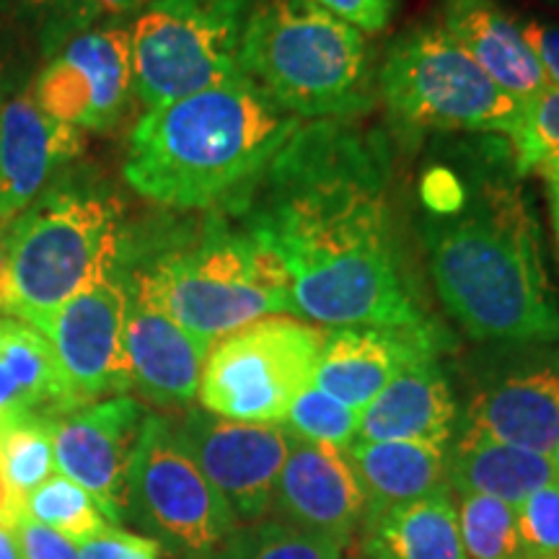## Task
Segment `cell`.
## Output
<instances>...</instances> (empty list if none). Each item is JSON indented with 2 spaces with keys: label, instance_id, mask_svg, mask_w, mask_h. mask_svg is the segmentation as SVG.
Returning <instances> with one entry per match:
<instances>
[{
  "label": "cell",
  "instance_id": "4316f807",
  "mask_svg": "<svg viewBox=\"0 0 559 559\" xmlns=\"http://www.w3.org/2000/svg\"><path fill=\"white\" fill-rule=\"evenodd\" d=\"M345 549L275 519L239 523L213 559H342Z\"/></svg>",
  "mask_w": 559,
  "mask_h": 559
},
{
  "label": "cell",
  "instance_id": "f35d334b",
  "mask_svg": "<svg viewBox=\"0 0 559 559\" xmlns=\"http://www.w3.org/2000/svg\"><path fill=\"white\" fill-rule=\"evenodd\" d=\"M0 559H21L19 542L11 523H0Z\"/></svg>",
  "mask_w": 559,
  "mask_h": 559
},
{
  "label": "cell",
  "instance_id": "7a4b0ae2",
  "mask_svg": "<svg viewBox=\"0 0 559 559\" xmlns=\"http://www.w3.org/2000/svg\"><path fill=\"white\" fill-rule=\"evenodd\" d=\"M419 236L440 304L479 345L559 340L542 228L510 143L469 138L419 181Z\"/></svg>",
  "mask_w": 559,
  "mask_h": 559
},
{
  "label": "cell",
  "instance_id": "3957f363",
  "mask_svg": "<svg viewBox=\"0 0 559 559\" xmlns=\"http://www.w3.org/2000/svg\"><path fill=\"white\" fill-rule=\"evenodd\" d=\"M300 124L239 75L145 111L130 135L124 181L160 207H223L267 169Z\"/></svg>",
  "mask_w": 559,
  "mask_h": 559
},
{
  "label": "cell",
  "instance_id": "9c48e42d",
  "mask_svg": "<svg viewBox=\"0 0 559 559\" xmlns=\"http://www.w3.org/2000/svg\"><path fill=\"white\" fill-rule=\"evenodd\" d=\"M124 521L143 531L169 559H213L239 526L228 502L198 469L166 415H145L128 481Z\"/></svg>",
  "mask_w": 559,
  "mask_h": 559
},
{
  "label": "cell",
  "instance_id": "ab89813d",
  "mask_svg": "<svg viewBox=\"0 0 559 559\" xmlns=\"http://www.w3.org/2000/svg\"><path fill=\"white\" fill-rule=\"evenodd\" d=\"M19 502L11 498V489L5 485L3 472H0V523H11L13 515L19 513Z\"/></svg>",
  "mask_w": 559,
  "mask_h": 559
},
{
  "label": "cell",
  "instance_id": "52a82bcc",
  "mask_svg": "<svg viewBox=\"0 0 559 559\" xmlns=\"http://www.w3.org/2000/svg\"><path fill=\"white\" fill-rule=\"evenodd\" d=\"M379 96L396 132L510 135L521 107L445 34L438 21L415 24L389 45Z\"/></svg>",
  "mask_w": 559,
  "mask_h": 559
},
{
  "label": "cell",
  "instance_id": "d6a6232c",
  "mask_svg": "<svg viewBox=\"0 0 559 559\" xmlns=\"http://www.w3.org/2000/svg\"><path fill=\"white\" fill-rule=\"evenodd\" d=\"M523 559H559V479L528 495L515 508Z\"/></svg>",
  "mask_w": 559,
  "mask_h": 559
},
{
  "label": "cell",
  "instance_id": "d4e9b609",
  "mask_svg": "<svg viewBox=\"0 0 559 559\" xmlns=\"http://www.w3.org/2000/svg\"><path fill=\"white\" fill-rule=\"evenodd\" d=\"M70 412L52 347L37 326L0 317V419Z\"/></svg>",
  "mask_w": 559,
  "mask_h": 559
},
{
  "label": "cell",
  "instance_id": "2e32d148",
  "mask_svg": "<svg viewBox=\"0 0 559 559\" xmlns=\"http://www.w3.org/2000/svg\"><path fill=\"white\" fill-rule=\"evenodd\" d=\"M270 510L275 521L347 549L366 519V495L345 451L293 436Z\"/></svg>",
  "mask_w": 559,
  "mask_h": 559
},
{
  "label": "cell",
  "instance_id": "8fae6325",
  "mask_svg": "<svg viewBox=\"0 0 559 559\" xmlns=\"http://www.w3.org/2000/svg\"><path fill=\"white\" fill-rule=\"evenodd\" d=\"M461 432L551 456L559 440V340L481 345L464 362Z\"/></svg>",
  "mask_w": 559,
  "mask_h": 559
},
{
  "label": "cell",
  "instance_id": "d590c367",
  "mask_svg": "<svg viewBox=\"0 0 559 559\" xmlns=\"http://www.w3.org/2000/svg\"><path fill=\"white\" fill-rule=\"evenodd\" d=\"M317 3L358 32L368 34L386 29L396 9V0H317Z\"/></svg>",
  "mask_w": 559,
  "mask_h": 559
},
{
  "label": "cell",
  "instance_id": "ee69618b",
  "mask_svg": "<svg viewBox=\"0 0 559 559\" xmlns=\"http://www.w3.org/2000/svg\"><path fill=\"white\" fill-rule=\"evenodd\" d=\"M3 86H9V83H5V81H3V75H0V88H3Z\"/></svg>",
  "mask_w": 559,
  "mask_h": 559
},
{
  "label": "cell",
  "instance_id": "cb8c5ba5",
  "mask_svg": "<svg viewBox=\"0 0 559 559\" xmlns=\"http://www.w3.org/2000/svg\"><path fill=\"white\" fill-rule=\"evenodd\" d=\"M360 559H469L451 487L362 523Z\"/></svg>",
  "mask_w": 559,
  "mask_h": 559
},
{
  "label": "cell",
  "instance_id": "60d3db41",
  "mask_svg": "<svg viewBox=\"0 0 559 559\" xmlns=\"http://www.w3.org/2000/svg\"><path fill=\"white\" fill-rule=\"evenodd\" d=\"M547 187H549V207H551V226H555L557 247H559V171L547 174Z\"/></svg>",
  "mask_w": 559,
  "mask_h": 559
},
{
  "label": "cell",
  "instance_id": "836d02e7",
  "mask_svg": "<svg viewBox=\"0 0 559 559\" xmlns=\"http://www.w3.org/2000/svg\"><path fill=\"white\" fill-rule=\"evenodd\" d=\"M79 559H166V551L148 536L109 526L79 544Z\"/></svg>",
  "mask_w": 559,
  "mask_h": 559
},
{
  "label": "cell",
  "instance_id": "484cf974",
  "mask_svg": "<svg viewBox=\"0 0 559 559\" xmlns=\"http://www.w3.org/2000/svg\"><path fill=\"white\" fill-rule=\"evenodd\" d=\"M0 472L19 506L55 477V417L0 419Z\"/></svg>",
  "mask_w": 559,
  "mask_h": 559
},
{
  "label": "cell",
  "instance_id": "f1b7e54d",
  "mask_svg": "<svg viewBox=\"0 0 559 559\" xmlns=\"http://www.w3.org/2000/svg\"><path fill=\"white\" fill-rule=\"evenodd\" d=\"M508 143L521 177L559 171V88L547 86L523 104Z\"/></svg>",
  "mask_w": 559,
  "mask_h": 559
},
{
  "label": "cell",
  "instance_id": "ba28073f",
  "mask_svg": "<svg viewBox=\"0 0 559 559\" xmlns=\"http://www.w3.org/2000/svg\"><path fill=\"white\" fill-rule=\"evenodd\" d=\"M260 0H148L130 24L140 104L181 99L241 73L243 34Z\"/></svg>",
  "mask_w": 559,
  "mask_h": 559
},
{
  "label": "cell",
  "instance_id": "f6af8a7d",
  "mask_svg": "<svg viewBox=\"0 0 559 559\" xmlns=\"http://www.w3.org/2000/svg\"><path fill=\"white\" fill-rule=\"evenodd\" d=\"M355 559H360V557H355Z\"/></svg>",
  "mask_w": 559,
  "mask_h": 559
},
{
  "label": "cell",
  "instance_id": "7c38bea8",
  "mask_svg": "<svg viewBox=\"0 0 559 559\" xmlns=\"http://www.w3.org/2000/svg\"><path fill=\"white\" fill-rule=\"evenodd\" d=\"M29 91L47 117L70 128H117L135 96L130 26L99 24L62 39Z\"/></svg>",
  "mask_w": 559,
  "mask_h": 559
},
{
  "label": "cell",
  "instance_id": "8d00e7d4",
  "mask_svg": "<svg viewBox=\"0 0 559 559\" xmlns=\"http://www.w3.org/2000/svg\"><path fill=\"white\" fill-rule=\"evenodd\" d=\"M521 32L539 60L547 86L559 88V26L547 21H521Z\"/></svg>",
  "mask_w": 559,
  "mask_h": 559
},
{
  "label": "cell",
  "instance_id": "603a6c76",
  "mask_svg": "<svg viewBox=\"0 0 559 559\" xmlns=\"http://www.w3.org/2000/svg\"><path fill=\"white\" fill-rule=\"evenodd\" d=\"M555 479V464L544 453L461 430L449 445V487L453 495H481L519 508L528 495Z\"/></svg>",
  "mask_w": 559,
  "mask_h": 559
},
{
  "label": "cell",
  "instance_id": "ffe728a7",
  "mask_svg": "<svg viewBox=\"0 0 559 559\" xmlns=\"http://www.w3.org/2000/svg\"><path fill=\"white\" fill-rule=\"evenodd\" d=\"M438 24L519 104L547 88L521 21L510 16L498 0H438Z\"/></svg>",
  "mask_w": 559,
  "mask_h": 559
},
{
  "label": "cell",
  "instance_id": "b9f144b4",
  "mask_svg": "<svg viewBox=\"0 0 559 559\" xmlns=\"http://www.w3.org/2000/svg\"><path fill=\"white\" fill-rule=\"evenodd\" d=\"M5 3L21 5V9H34V11L45 9V0H5Z\"/></svg>",
  "mask_w": 559,
  "mask_h": 559
},
{
  "label": "cell",
  "instance_id": "83f0119b",
  "mask_svg": "<svg viewBox=\"0 0 559 559\" xmlns=\"http://www.w3.org/2000/svg\"><path fill=\"white\" fill-rule=\"evenodd\" d=\"M21 510L29 519L39 521L41 526L58 531L75 544L86 542L111 526L107 515L102 513L99 502L62 474H55L45 485L34 489L29 498L21 502Z\"/></svg>",
  "mask_w": 559,
  "mask_h": 559
},
{
  "label": "cell",
  "instance_id": "277c9868",
  "mask_svg": "<svg viewBox=\"0 0 559 559\" xmlns=\"http://www.w3.org/2000/svg\"><path fill=\"white\" fill-rule=\"evenodd\" d=\"M124 283L210 347L251 321L293 313L283 264L239 221L210 210L200 223L158 230L124 226Z\"/></svg>",
  "mask_w": 559,
  "mask_h": 559
},
{
  "label": "cell",
  "instance_id": "7402d4cb",
  "mask_svg": "<svg viewBox=\"0 0 559 559\" xmlns=\"http://www.w3.org/2000/svg\"><path fill=\"white\" fill-rule=\"evenodd\" d=\"M345 453L366 495L362 523L449 487V445L412 440H355Z\"/></svg>",
  "mask_w": 559,
  "mask_h": 559
},
{
  "label": "cell",
  "instance_id": "9a60e30c",
  "mask_svg": "<svg viewBox=\"0 0 559 559\" xmlns=\"http://www.w3.org/2000/svg\"><path fill=\"white\" fill-rule=\"evenodd\" d=\"M145 415L122 394L55 417V469L86 489L111 526L124 521V481Z\"/></svg>",
  "mask_w": 559,
  "mask_h": 559
},
{
  "label": "cell",
  "instance_id": "f546056e",
  "mask_svg": "<svg viewBox=\"0 0 559 559\" xmlns=\"http://www.w3.org/2000/svg\"><path fill=\"white\" fill-rule=\"evenodd\" d=\"M469 559H523L515 508L481 495H453Z\"/></svg>",
  "mask_w": 559,
  "mask_h": 559
},
{
  "label": "cell",
  "instance_id": "e0dca14e",
  "mask_svg": "<svg viewBox=\"0 0 559 559\" xmlns=\"http://www.w3.org/2000/svg\"><path fill=\"white\" fill-rule=\"evenodd\" d=\"M445 332L423 326H342L326 330L313 373V386L362 412L404 368L440 358Z\"/></svg>",
  "mask_w": 559,
  "mask_h": 559
},
{
  "label": "cell",
  "instance_id": "4dcf8cb0",
  "mask_svg": "<svg viewBox=\"0 0 559 559\" xmlns=\"http://www.w3.org/2000/svg\"><path fill=\"white\" fill-rule=\"evenodd\" d=\"M283 428L296 438L309 440V443L332 445V449L345 451L358 438L360 412L337 402L326 391L311 383L290 404L288 415L283 419Z\"/></svg>",
  "mask_w": 559,
  "mask_h": 559
},
{
  "label": "cell",
  "instance_id": "6da1fadb",
  "mask_svg": "<svg viewBox=\"0 0 559 559\" xmlns=\"http://www.w3.org/2000/svg\"><path fill=\"white\" fill-rule=\"evenodd\" d=\"M391 148L355 120L304 122L267 169L226 202L283 264L293 313L317 324L423 326L391 213Z\"/></svg>",
  "mask_w": 559,
  "mask_h": 559
},
{
  "label": "cell",
  "instance_id": "30bf717a",
  "mask_svg": "<svg viewBox=\"0 0 559 559\" xmlns=\"http://www.w3.org/2000/svg\"><path fill=\"white\" fill-rule=\"evenodd\" d=\"M324 332L306 321L264 317L210 347L200 404L234 423L283 425L290 404L313 383Z\"/></svg>",
  "mask_w": 559,
  "mask_h": 559
},
{
  "label": "cell",
  "instance_id": "5bb4252c",
  "mask_svg": "<svg viewBox=\"0 0 559 559\" xmlns=\"http://www.w3.org/2000/svg\"><path fill=\"white\" fill-rule=\"evenodd\" d=\"M174 430L236 521L254 523L270 513L272 489L293 443L283 425L234 423L190 407L174 419Z\"/></svg>",
  "mask_w": 559,
  "mask_h": 559
},
{
  "label": "cell",
  "instance_id": "ac0fdd59",
  "mask_svg": "<svg viewBox=\"0 0 559 559\" xmlns=\"http://www.w3.org/2000/svg\"><path fill=\"white\" fill-rule=\"evenodd\" d=\"M81 151V130L47 117L32 91L0 88V221H16Z\"/></svg>",
  "mask_w": 559,
  "mask_h": 559
},
{
  "label": "cell",
  "instance_id": "1f68e13d",
  "mask_svg": "<svg viewBox=\"0 0 559 559\" xmlns=\"http://www.w3.org/2000/svg\"><path fill=\"white\" fill-rule=\"evenodd\" d=\"M145 5L148 0H45L47 52L91 26L122 24V19L138 16Z\"/></svg>",
  "mask_w": 559,
  "mask_h": 559
},
{
  "label": "cell",
  "instance_id": "8992f818",
  "mask_svg": "<svg viewBox=\"0 0 559 559\" xmlns=\"http://www.w3.org/2000/svg\"><path fill=\"white\" fill-rule=\"evenodd\" d=\"M124 215L104 181L66 171L13 223L0 309L37 326L120 260Z\"/></svg>",
  "mask_w": 559,
  "mask_h": 559
},
{
  "label": "cell",
  "instance_id": "5b68a950",
  "mask_svg": "<svg viewBox=\"0 0 559 559\" xmlns=\"http://www.w3.org/2000/svg\"><path fill=\"white\" fill-rule=\"evenodd\" d=\"M241 73L298 120H355L379 102L366 34L317 0H260L243 34Z\"/></svg>",
  "mask_w": 559,
  "mask_h": 559
},
{
  "label": "cell",
  "instance_id": "4fadbf2b",
  "mask_svg": "<svg viewBox=\"0 0 559 559\" xmlns=\"http://www.w3.org/2000/svg\"><path fill=\"white\" fill-rule=\"evenodd\" d=\"M124 306L128 290L115 267L37 324L52 347L70 409L132 391L124 358Z\"/></svg>",
  "mask_w": 559,
  "mask_h": 559
},
{
  "label": "cell",
  "instance_id": "7bdbcfd3",
  "mask_svg": "<svg viewBox=\"0 0 559 559\" xmlns=\"http://www.w3.org/2000/svg\"><path fill=\"white\" fill-rule=\"evenodd\" d=\"M551 464H555V474H557V479H559V440H557V445H555V451H551Z\"/></svg>",
  "mask_w": 559,
  "mask_h": 559
},
{
  "label": "cell",
  "instance_id": "d6986e66",
  "mask_svg": "<svg viewBox=\"0 0 559 559\" xmlns=\"http://www.w3.org/2000/svg\"><path fill=\"white\" fill-rule=\"evenodd\" d=\"M124 280V277H122ZM124 358L140 400L164 409H190L198 400L210 345L124 283Z\"/></svg>",
  "mask_w": 559,
  "mask_h": 559
},
{
  "label": "cell",
  "instance_id": "74e56055",
  "mask_svg": "<svg viewBox=\"0 0 559 559\" xmlns=\"http://www.w3.org/2000/svg\"><path fill=\"white\" fill-rule=\"evenodd\" d=\"M13 223L16 221H0V298H3L5 272H9V257H11V236Z\"/></svg>",
  "mask_w": 559,
  "mask_h": 559
},
{
  "label": "cell",
  "instance_id": "e575fe53",
  "mask_svg": "<svg viewBox=\"0 0 559 559\" xmlns=\"http://www.w3.org/2000/svg\"><path fill=\"white\" fill-rule=\"evenodd\" d=\"M11 528L16 534L21 559H79V544L70 542L58 531L41 526L39 521L29 519L21 508L13 515Z\"/></svg>",
  "mask_w": 559,
  "mask_h": 559
},
{
  "label": "cell",
  "instance_id": "44dd1931",
  "mask_svg": "<svg viewBox=\"0 0 559 559\" xmlns=\"http://www.w3.org/2000/svg\"><path fill=\"white\" fill-rule=\"evenodd\" d=\"M459 400L440 358H425L404 368L360 412L355 440H412L451 445L459 428Z\"/></svg>",
  "mask_w": 559,
  "mask_h": 559
}]
</instances>
